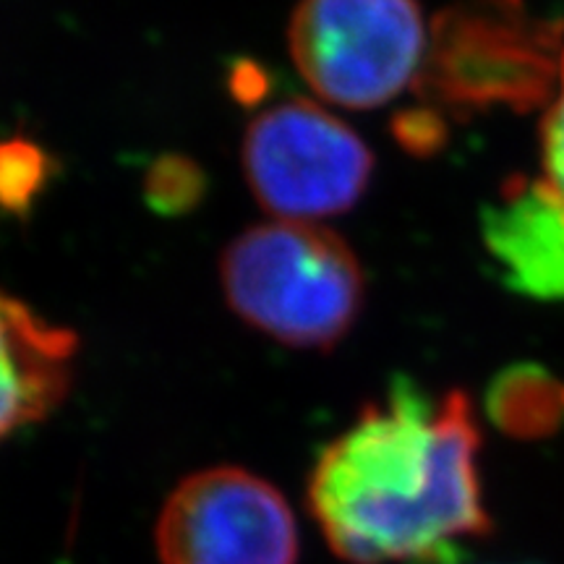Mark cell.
<instances>
[{"mask_svg": "<svg viewBox=\"0 0 564 564\" xmlns=\"http://www.w3.org/2000/svg\"><path fill=\"white\" fill-rule=\"evenodd\" d=\"M474 405L442 400L398 377L322 449L308 478V510L350 564H449L455 541L486 535Z\"/></svg>", "mask_w": 564, "mask_h": 564, "instance_id": "obj_1", "label": "cell"}, {"mask_svg": "<svg viewBox=\"0 0 564 564\" xmlns=\"http://www.w3.org/2000/svg\"><path fill=\"white\" fill-rule=\"evenodd\" d=\"M220 280L232 312L293 348L340 343L366 295L350 246L308 223L278 220L241 232L223 253Z\"/></svg>", "mask_w": 564, "mask_h": 564, "instance_id": "obj_2", "label": "cell"}, {"mask_svg": "<svg viewBox=\"0 0 564 564\" xmlns=\"http://www.w3.org/2000/svg\"><path fill=\"white\" fill-rule=\"evenodd\" d=\"M429 34L415 0H301L288 42L322 100L371 110L415 84Z\"/></svg>", "mask_w": 564, "mask_h": 564, "instance_id": "obj_3", "label": "cell"}, {"mask_svg": "<svg viewBox=\"0 0 564 564\" xmlns=\"http://www.w3.org/2000/svg\"><path fill=\"white\" fill-rule=\"evenodd\" d=\"M554 32L523 0H463L436 17L415 89L455 112L531 108L554 79Z\"/></svg>", "mask_w": 564, "mask_h": 564, "instance_id": "obj_4", "label": "cell"}, {"mask_svg": "<svg viewBox=\"0 0 564 564\" xmlns=\"http://www.w3.org/2000/svg\"><path fill=\"white\" fill-rule=\"evenodd\" d=\"M243 173L253 196L288 223H312L356 207L373 158L340 118L306 100L259 112L243 137Z\"/></svg>", "mask_w": 564, "mask_h": 564, "instance_id": "obj_5", "label": "cell"}, {"mask_svg": "<svg viewBox=\"0 0 564 564\" xmlns=\"http://www.w3.org/2000/svg\"><path fill=\"white\" fill-rule=\"evenodd\" d=\"M162 564H295L285 497L243 468H207L175 486L158 520Z\"/></svg>", "mask_w": 564, "mask_h": 564, "instance_id": "obj_6", "label": "cell"}, {"mask_svg": "<svg viewBox=\"0 0 564 564\" xmlns=\"http://www.w3.org/2000/svg\"><path fill=\"white\" fill-rule=\"evenodd\" d=\"M486 249L507 288L539 301H564V196L546 178H512L481 215Z\"/></svg>", "mask_w": 564, "mask_h": 564, "instance_id": "obj_7", "label": "cell"}, {"mask_svg": "<svg viewBox=\"0 0 564 564\" xmlns=\"http://www.w3.org/2000/svg\"><path fill=\"white\" fill-rule=\"evenodd\" d=\"M79 337L0 291V440L47 419L74 382Z\"/></svg>", "mask_w": 564, "mask_h": 564, "instance_id": "obj_8", "label": "cell"}, {"mask_svg": "<svg viewBox=\"0 0 564 564\" xmlns=\"http://www.w3.org/2000/svg\"><path fill=\"white\" fill-rule=\"evenodd\" d=\"M486 408L507 434H549L564 419V384L535 366H514L489 387Z\"/></svg>", "mask_w": 564, "mask_h": 564, "instance_id": "obj_9", "label": "cell"}, {"mask_svg": "<svg viewBox=\"0 0 564 564\" xmlns=\"http://www.w3.org/2000/svg\"><path fill=\"white\" fill-rule=\"evenodd\" d=\"M51 162L37 144L11 139L0 144V209L24 212L45 186Z\"/></svg>", "mask_w": 564, "mask_h": 564, "instance_id": "obj_10", "label": "cell"}, {"mask_svg": "<svg viewBox=\"0 0 564 564\" xmlns=\"http://www.w3.org/2000/svg\"><path fill=\"white\" fill-rule=\"evenodd\" d=\"M204 192V178L199 167L183 158H162L158 165H152L150 178H147V199L154 209L167 212H186L199 202Z\"/></svg>", "mask_w": 564, "mask_h": 564, "instance_id": "obj_11", "label": "cell"}, {"mask_svg": "<svg viewBox=\"0 0 564 564\" xmlns=\"http://www.w3.org/2000/svg\"><path fill=\"white\" fill-rule=\"evenodd\" d=\"M544 165L546 181L564 196V47L560 55V95L544 121Z\"/></svg>", "mask_w": 564, "mask_h": 564, "instance_id": "obj_12", "label": "cell"}, {"mask_svg": "<svg viewBox=\"0 0 564 564\" xmlns=\"http://www.w3.org/2000/svg\"><path fill=\"white\" fill-rule=\"evenodd\" d=\"M440 133H442V121L436 112H429V110L405 112V116L398 121L400 141L421 154L432 150V147H440Z\"/></svg>", "mask_w": 564, "mask_h": 564, "instance_id": "obj_13", "label": "cell"}]
</instances>
